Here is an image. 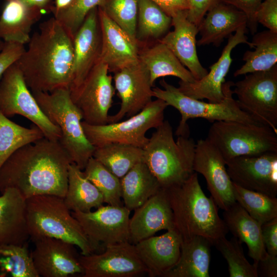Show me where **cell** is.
I'll return each mask as SVG.
<instances>
[{"instance_id":"obj_12","label":"cell","mask_w":277,"mask_h":277,"mask_svg":"<svg viewBox=\"0 0 277 277\" xmlns=\"http://www.w3.org/2000/svg\"><path fill=\"white\" fill-rule=\"evenodd\" d=\"M108 65L100 60L82 84L70 91L71 98L81 112L83 121L93 125L108 123L115 88Z\"/></svg>"},{"instance_id":"obj_50","label":"cell","mask_w":277,"mask_h":277,"mask_svg":"<svg viewBox=\"0 0 277 277\" xmlns=\"http://www.w3.org/2000/svg\"><path fill=\"white\" fill-rule=\"evenodd\" d=\"M7 1L9 0H4ZM30 6L37 7L44 12L51 10L52 0H17Z\"/></svg>"},{"instance_id":"obj_21","label":"cell","mask_w":277,"mask_h":277,"mask_svg":"<svg viewBox=\"0 0 277 277\" xmlns=\"http://www.w3.org/2000/svg\"><path fill=\"white\" fill-rule=\"evenodd\" d=\"M101 31L98 7L92 9L73 39V77L70 91L77 88L99 60Z\"/></svg>"},{"instance_id":"obj_15","label":"cell","mask_w":277,"mask_h":277,"mask_svg":"<svg viewBox=\"0 0 277 277\" xmlns=\"http://www.w3.org/2000/svg\"><path fill=\"white\" fill-rule=\"evenodd\" d=\"M193 169L205 179L208 190L219 208L226 210L236 202L225 161L207 138L199 140L195 144Z\"/></svg>"},{"instance_id":"obj_10","label":"cell","mask_w":277,"mask_h":277,"mask_svg":"<svg viewBox=\"0 0 277 277\" xmlns=\"http://www.w3.org/2000/svg\"><path fill=\"white\" fill-rule=\"evenodd\" d=\"M247 74L234 84L238 106L277 133V64L269 70Z\"/></svg>"},{"instance_id":"obj_47","label":"cell","mask_w":277,"mask_h":277,"mask_svg":"<svg viewBox=\"0 0 277 277\" xmlns=\"http://www.w3.org/2000/svg\"><path fill=\"white\" fill-rule=\"evenodd\" d=\"M261 233L268 254L277 256V217L261 225Z\"/></svg>"},{"instance_id":"obj_27","label":"cell","mask_w":277,"mask_h":277,"mask_svg":"<svg viewBox=\"0 0 277 277\" xmlns=\"http://www.w3.org/2000/svg\"><path fill=\"white\" fill-rule=\"evenodd\" d=\"M5 2L0 16L1 37L5 42L28 43L32 26L44 12L17 0Z\"/></svg>"},{"instance_id":"obj_3","label":"cell","mask_w":277,"mask_h":277,"mask_svg":"<svg viewBox=\"0 0 277 277\" xmlns=\"http://www.w3.org/2000/svg\"><path fill=\"white\" fill-rule=\"evenodd\" d=\"M166 189L174 228L182 242L201 236L213 245L217 239L226 236L228 230L219 214L218 207L211 196L208 197L204 193L196 172L182 184Z\"/></svg>"},{"instance_id":"obj_46","label":"cell","mask_w":277,"mask_h":277,"mask_svg":"<svg viewBox=\"0 0 277 277\" xmlns=\"http://www.w3.org/2000/svg\"><path fill=\"white\" fill-rule=\"evenodd\" d=\"M188 5L187 19L198 26L207 12L219 0H187Z\"/></svg>"},{"instance_id":"obj_44","label":"cell","mask_w":277,"mask_h":277,"mask_svg":"<svg viewBox=\"0 0 277 277\" xmlns=\"http://www.w3.org/2000/svg\"><path fill=\"white\" fill-rule=\"evenodd\" d=\"M263 0H219V2L231 5L243 12L247 18V28L251 34L256 33L258 25L256 11Z\"/></svg>"},{"instance_id":"obj_14","label":"cell","mask_w":277,"mask_h":277,"mask_svg":"<svg viewBox=\"0 0 277 277\" xmlns=\"http://www.w3.org/2000/svg\"><path fill=\"white\" fill-rule=\"evenodd\" d=\"M79 261L84 277H134L147 273L129 242L108 246L100 253L81 254Z\"/></svg>"},{"instance_id":"obj_32","label":"cell","mask_w":277,"mask_h":277,"mask_svg":"<svg viewBox=\"0 0 277 277\" xmlns=\"http://www.w3.org/2000/svg\"><path fill=\"white\" fill-rule=\"evenodd\" d=\"M67 192L64 199L71 211L86 212L103 205L104 201L101 192L74 163L69 166Z\"/></svg>"},{"instance_id":"obj_28","label":"cell","mask_w":277,"mask_h":277,"mask_svg":"<svg viewBox=\"0 0 277 277\" xmlns=\"http://www.w3.org/2000/svg\"><path fill=\"white\" fill-rule=\"evenodd\" d=\"M223 216L228 231L242 243L247 245L248 255L252 259L253 265L256 269L258 262L268 255L263 242L262 224L252 218L237 202L224 210Z\"/></svg>"},{"instance_id":"obj_43","label":"cell","mask_w":277,"mask_h":277,"mask_svg":"<svg viewBox=\"0 0 277 277\" xmlns=\"http://www.w3.org/2000/svg\"><path fill=\"white\" fill-rule=\"evenodd\" d=\"M255 19L268 30L277 33V0H263L256 11Z\"/></svg>"},{"instance_id":"obj_11","label":"cell","mask_w":277,"mask_h":277,"mask_svg":"<svg viewBox=\"0 0 277 277\" xmlns=\"http://www.w3.org/2000/svg\"><path fill=\"white\" fill-rule=\"evenodd\" d=\"M0 111L7 117L22 115L38 127L45 137L58 141L61 133L39 107L15 63L0 80Z\"/></svg>"},{"instance_id":"obj_24","label":"cell","mask_w":277,"mask_h":277,"mask_svg":"<svg viewBox=\"0 0 277 277\" xmlns=\"http://www.w3.org/2000/svg\"><path fill=\"white\" fill-rule=\"evenodd\" d=\"M187 16V10L173 15L171 18L174 30L158 41L164 44L198 81L204 77L208 71L202 65L197 54L198 27L190 22Z\"/></svg>"},{"instance_id":"obj_20","label":"cell","mask_w":277,"mask_h":277,"mask_svg":"<svg viewBox=\"0 0 277 277\" xmlns=\"http://www.w3.org/2000/svg\"><path fill=\"white\" fill-rule=\"evenodd\" d=\"M101 31L99 60L108 66L109 72L117 71L139 61L138 42L109 18L98 7Z\"/></svg>"},{"instance_id":"obj_4","label":"cell","mask_w":277,"mask_h":277,"mask_svg":"<svg viewBox=\"0 0 277 277\" xmlns=\"http://www.w3.org/2000/svg\"><path fill=\"white\" fill-rule=\"evenodd\" d=\"M196 143L187 136L174 139L172 127L164 121L143 149V161L163 188L179 185L194 172Z\"/></svg>"},{"instance_id":"obj_31","label":"cell","mask_w":277,"mask_h":277,"mask_svg":"<svg viewBox=\"0 0 277 277\" xmlns=\"http://www.w3.org/2000/svg\"><path fill=\"white\" fill-rule=\"evenodd\" d=\"M120 180L124 206L130 211L142 205L162 188L144 161L134 165Z\"/></svg>"},{"instance_id":"obj_7","label":"cell","mask_w":277,"mask_h":277,"mask_svg":"<svg viewBox=\"0 0 277 277\" xmlns=\"http://www.w3.org/2000/svg\"><path fill=\"white\" fill-rule=\"evenodd\" d=\"M160 84L163 89L159 87L152 88L153 97L163 100L168 106L177 109L181 115V120L175 132L177 136H189L187 121L191 118H204L212 123L224 121L262 124L239 107L236 100L233 97L231 88L234 83L232 81L223 83L222 90L224 97L219 103L205 102L190 97L164 78L160 81Z\"/></svg>"},{"instance_id":"obj_8","label":"cell","mask_w":277,"mask_h":277,"mask_svg":"<svg viewBox=\"0 0 277 277\" xmlns=\"http://www.w3.org/2000/svg\"><path fill=\"white\" fill-rule=\"evenodd\" d=\"M206 138L219 150L225 162L239 156L277 152V133L262 124L214 122Z\"/></svg>"},{"instance_id":"obj_45","label":"cell","mask_w":277,"mask_h":277,"mask_svg":"<svg viewBox=\"0 0 277 277\" xmlns=\"http://www.w3.org/2000/svg\"><path fill=\"white\" fill-rule=\"evenodd\" d=\"M25 50L23 44L5 42L0 52V80L8 68L19 59Z\"/></svg>"},{"instance_id":"obj_25","label":"cell","mask_w":277,"mask_h":277,"mask_svg":"<svg viewBox=\"0 0 277 277\" xmlns=\"http://www.w3.org/2000/svg\"><path fill=\"white\" fill-rule=\"evenodd\" d=\"M245 14L236 8L219 2L206 14L197 26L201 37L199 46L212 44L219 47L242 26L247 25Z\"/></svg>"},{"instance_id":"obj_6","label":"cell","mask_w":277,"mask_h":277,"mask_svg":"<svg viewBox=\"0 0 277 277\" xmlns=\"http://www.w3.org/2000/svg\"><path fill=\"white\" fill-rule=\"evenodd\" d=\"M48 119L60 130L58 141L72 163L83 170L95 148L87 139L82 125V114L71 98L69 89L50 92H31Z\"/></svg>"},{"instance_id":"obj_52","label":"cell","mask_w":277,"mask_h":277,"mask_svg":"<svg viewBox=\"0 0 277 277\" xmlns=\"http://www.w3.org/2000/svg\"><path fill=\"white\" fill-rule=\"evenodd\" d=\"M5 42L2 39V38L0 36V52L2 50L4 45Z\"/></svg>"},{"instance_id":"obj_5","label":"cell","mask_w":277,"mask_h":277,"mask_svg":"<svg viewBox=\"0 0 277 277\" xmlns=\"http://www.w3.org/2000/svg\"><path fill=\"white\" fill-rule=\"evenodd\" d=\"M26 217L29 238L33 242L44 237L53 238L77 246L82 255L95 253L64 197L43 194L26 199Z\"/></svg>"},{"instance_id":"obj_39","label":"cell","mask_w":277,"mask_h":277,"mask_svg":"<svg viewBox=\"0 0 277 277\" xmlns=\"http://www.w3.org/2000/svg\"><path fill=\"white\" fill-rule=\"evenodd\" d=\"M237 202L254 219L261 224L277 217V198L245 189L233 183Z\"/></svg>"},{"instance_id":"obj_35","label":"cell","mask_w":277,"mask_h":277,"mask_svg":"<svg viewBox=\"0 0 277 277\" xmlns=\"http://www.w3.org/2000/svg\"><path fill=\"white\" fill-rule=\"evenodd\" d=\"M172 18L151 0H139L135 37L138 42L160 40L168 32Z\"/></svg>"},{"instance_id":"obj_42","label":"cell","mask_w":277,"mask_h":277,"mask_svg":"<svg viewBox=\"0 0 277 277\" xmlns=\"http://www.w3.org/2000/svg\"><path fill=\"white\" fill-rule=\"evenodd\" d=\"M138 2L139 0H105L103 5L98 8L125 31L136 38Z\"/></svg>"},{"instance_id":"obj_34","label":"cell","mask_w":277,"mask_h":277,"mask_svg":"<svg viewBox=\"0 0 277 277\" xmlns=\"http://www.w3.org/2000/svg\"><path fill=\"white\" fill-rule=\"evenodd\" d=\"M143 149L140 147L111 143L95 148L92 157L121 179L134 165L143 161Z\"/></svg>"},{"instance_id":"obj_51","label":"cell","mask_w":277,"mask_h":277,"mask_svg":"<svg viewBox=\"0 0 277 277\" xmlns=\"http://www.w3.org/2000/svg\"><path fill=\"white\" fill-rule=\"evenodd\" d=\"M73 0H55L51 11H58L68 7L72 2Z\"/></svg>"},{"instance_id":"obj_30","label":"cell","mask_w":277,"mask_h":277,"mask_svg":"<svg viewBox=\"0 0 277 277\" xmlns=\"http://www.w3.org/2000/svg\"><path fill=\"white\" fill-rule=\"evenodd\" d=\"M211 246L208 239L201 236L182 242L178 262L164 277H209Z\"/></svg>"},{"instance_id":"obj_29","label":"cell","mask_w":277,"mask_h":277,"mask_svg":"<svg viewBox=\"0 0 277 277\" xmlns=\"http://www.w3.org/2000/svg\"><path fill=\"white\" fill-rule=\"evenodd\" d=\"M138 58L148 70L152 86L156 79L167 76H175L189 83L196 81L173 52L159 41L152 47L140 51Z\"/></svg>"},{"instance_id":"obj_23","label":"cell","mask_w":277,"mask_h":277,"mask_svg":"<svg viewBox=\"0 0 277 277\" xmlns=\"http://www.w3.org/2000/svg\"><path fill=\"white\" fill-rule=\"evenodd\" d=\"M182 239L175 229L159 236H151L134 244L135 250L150 277L162 276L178 262Z\"/></svg>"},{"instance_id":"obj_18","label":"cell","mask_w":277,"mask_h":277,"mask_svg":"<svg viewBox=\"0 0 277 277\" xmlns=\"http://www.w3.org/2000/svg\"><path fill=\"white\" fill-rule=\"evenodd\" d=\"M247 29L246 25H243L234 35L232 34L228 38V42L220 57L209 67L210 71L204 77L193 83L180 80L178 87L180 91L194 99H207L211 103L221 102L224 97L222 86L232 61L231 56L232 50L240 44H246L250 49L253 48L252 44L248 41L245 35Z\"/></svg>"},{"instance_id":"obj_33","label":"cell","mask_w":277,"mask_h":277,"mask_svg":"<svg viewBox=\"0 0 277 277\" xmlns=\"http://www.w3.org/2000/svg\"><path fill=\"white\" fill-rule=\"evenodd\" d=\"M252 42L254 50L246 51L243 56L244 64L233 73L241 75L270 69L277 62V33L269 30L253 35Z\"/></svg>"},{"instance_id":"obj_17","label":"cell","mask_w":277,"mask_h":277,"mask_svg":"<svg viewBox=\"0 0 277 277\" xmlns=\"http://www.w3.org/2000/svg\"><path fill=\"white\" fill-rule=\"evenodd\" d=\"M113 79L121 103L118 111L109 116L108 123L136 114L153 97L149 73L140 61L114 73Z\"/></svg>"},{"instance_id":"obj_22","label":"cell","mask_w":277,"mask_h":277,"mask_svg":"<svg viewBox=\"0 0 277 277\" xmlns=\"http://www.w3.org/2000/svg\"><path fill=\"white\" fill-rule=\"evenodd\" d=\"M175 229L166 189L162 188L134 210L129 223V242L135 244L162 230Z\"/></svg>"},{"instance_id":"obj_38","label":"cell","mask_w":277,"mask_h":277,"mask_svg":"<svg viewBox=\"0 0 277 277\" xmlns=\"http://www.w3.org/2000/svg\"><path fill=\"white\" fill-rule=\"evenodd\" d=\"M83 172L101 192L104 203L109 205L123 206L120 179L93 157L88 160Z\"/></svg>"},{"instance_id":"obj_37","label":"cell","mask_w":277,"mask_h":277,"mask_svg":"<svg viewBox=\"0 0 277 277\" xmlns=\"http://www.w3.org/2000/svg\"><path fill=\"white\" fill-rule=\"evenodd\" d=\"M39 277L27 243L0 246V277Z\"/></svg>"},{"instance_id":"obj_41","label":"cell","mask_w":277,"mask_h":277,"mask_svg":"<svg viewBox=\"0 0 277 277\" xmlns=\"http://www.w3.org/2000/svg\"><path fill=\"white\" fill-rule=\"evenodd\" d=\"M105 0H73L66 8L53 11V17L62 25L73 39L89 12L101 7Z\"/></svg>"},{"instance_id":"obj_13","label":"cell","mask_w":277,"mask_h":277,"mask_svg":"<svg viewBox=\"0 0 277 277\" xmlns=\"http://www.w3.org/2000/svg\"><path fill=\"white\" fill-rule=\"evenodd\" d=\"M130 210L125 206L102 205L94 211H71L93 246L95 253L109 245L129 242Z\"/></svg>"},{"instance_id":"obj_19","label":"cell","mask_w":277,"mask_h":277,"mask_svg":"<svg viewBox=\"0 0 277 277\" xmlns=\"http://www.w3.org/2000/svg\"><path fill=\"white\" fill-rule=\"evenodd\" d=\"M30 252L39 277H68L83 274V269L74 245L65 241L44 237L34 241Z\"/></svg>"},{"instance_id":"obj_16","label":"cell","mask_w":277,"mask_h":277,"mask_svg":"<svg viewBox=\"0 0 277 277\" xmlns=\"http://www.w3.org/2000/svg\"><path fill=\"white\" fill-rule=\"evenodd\" d=\"M232 182L271 197L277 195V152L243 156L226 162Z\"/></svg>"},{"instance_id":"obj_48","label":"cell","mask_w":277,"mask_h":277,"mask_svg":"<svg viewBox=\"0 0 277 277\" xmlns=\"http://www.w3.org/2000/svg\"><path fill=\"white\" fill-rule=\"evenodd\" d=\"M256 271L258 276H277V256L268 254L258 263Z\"/></svg>"},{"instance_id":"obj_1","label":"cell","mask_w":277,"mask_h":277,"mask_svg":"<svg viewBox=\"0 0 277 277\" xmlns=\"http://www.w3.org/2000/svg\"><path fill=\"white\" fill-rule=\"evenodd\" d=\"M72 163L58 141L45 137L14 151L0 168V193L16 189L26 200L50 194L65 197Z\"/></svg>"},{"instance_id":"obj_26","label":"cell","mask_w":277,"mask_h":277,"mask_svg":"<svg viewBox=\"0 0 277 277\" xmlns=\"http://www.w3.org/2000/svg\"><path fill=\"white\" fill-rule=\"evenodd\" d=\"M29 235L26 217V199L14 188L0 195V246L22 245Z\"/></svg>"},{"instance_id":"obj_40","label":"cell","mask_w":277,"mask_h":277,"mask_svg":"<svg viewBox=\"0 0 277 277\" xmlns=\"http://www.w3.org/2000/svg\"><path fill=\"white\" fill-rule=\"evenodd\" d=\"M242 244L234 236L230 240L223 236L213 245L226 260L230 277H258L256 268L246 258Z\"/></svg>"},{"instance_id":"obj_2","label":"cell","mask_w":277,"mask_h":277,"mask_svg":"<svg viewBox=\"0 0 277 277\" xmlns=\"http://www.w3.org/2000/svg\"><path fill=\"white\" fill-rule=\"evenodd\" d=\"M73 39L53 16L42 22L15 62L31 92H50L72 85Z\"/></svg>"},{"instance_id":"obj_36","label":"cell","mask_w":277,"mask_h":277,"mask_svg":"<svg viewBox=\"0 0 277 277\" xmlns=\"http://www.w3.org/2000/svg\"><path fill=\"white\" fill-rule=\"evenodd\" d=\"M40 129L22 126L0 111V168L5 161L23 146L44 137Z\"/></svg>"},{"instance_id":"obj_49","label":"cell","mask_w":277,"mask_h":277,"mask_svg":"<svg viewBox=\"0 0 277 277\" xmlns=\"http://www.w3.org/2000/svg\"><path fill=\"white\" fill-rule=\"evenodd\" d=\"M171 17L176 13L188 10L187 0H151Z\"/></svg>"},{"instance_id":"obj_9","label":"cell","mask_w":277,"mask_h":277,"mask_svg":"<svg viewBox=\"0 0 277 277\" xmlns=\"http://www.w3.org/2000/svg\"><path fill=\"white\" fill-rule=\"evenodd\" d=\"M167 106L165 101L156 98L125 121L103 125H90L82 121V125L87 139L95 148L118 143L143 148L149 140L146 132L162 124Z\"/></svg>"}]
</instances>
